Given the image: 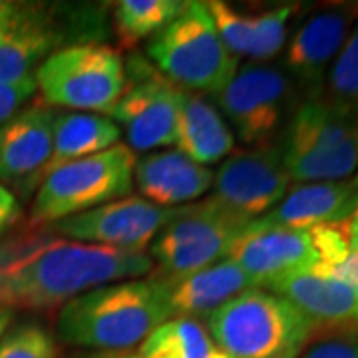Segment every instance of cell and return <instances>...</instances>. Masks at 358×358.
<instances>
[{"instance_id": "17", "label": "cell", "mask_w": 358, "mask_h": 358, "mask_svg": "<svg viewBox=\"0 0 358 358\" xmlns=\"http://www.w3.org/2000/svg\"><path fill=\"white\" fill-rule=\"evenodd\" d=\"M263 289L291 303L315 331L329 327L350 333L358 327L357 291L317 265L289 273Z\"/></svg>"}, {"instance_id": "5", "label": "cell", "mask_w": 358, "mask_h": 358, "mask_svg": "<svg viewBox=\"0 0 358 358\" xmlns=\"http://www.w3.org/2000/svg\"><path fill=\"white\" fill-rule=\"evenodd\" d=\"M279 145L294 183L343 181L358 169V120L327 100H308L294 110Z\"/></svg>"}, {"instance_id": "7", "label": "cell", "mask_w": 358, "mask_h": 358, "mask_svg": "<svg viewBox=\"0 0 358 358\" xmlns=\"http://www.w3.org/2000/svg\"><path fill=\"white\" fill-rule=\"evenodd\" d=\"M138 155L126 143L52 171L40 183L26 227L44 229L56 221L86 213L100 205L128 197L134 189Z\"/></svg>"}, {"instance_id": "37", "label": "cell", "mask_w": 358, "mask_h": 358, "mask_svg": "<svg viewBox=\"0 0 358 358\" xmlns=\"http://www.w3.org/2000/svg\"><path fill=\"white\" fill-rule=\"evenodd\" d=\"M350 185H352L355 189H358V169H357V173H355V178L350 179Z\"/></svg>"}, {"instance_id": "23", "label": "cell", "mask_w": 358, "mask_h": 358, "mask_svg": "<svg viewBox=\"0 0 358 358\" xmlns=\"http://www.w3.org/2000/svg\"><path fill=\"white\" fill-rule=\"evenodd\" d=\"M140 358H229L201 320L169 319L140 345Z\"/></svg>"}, {"instance_id": "15", "label": "cell", "mask_w": 358, "mask_h": 358, "mask_svg": "<svg viewBox=\"0 0 358 358\" xmlns=\"http://www.w3.org/2000/svg\"><path fill=\"white\" fill-rule=\"evenodd\" d=\"M52 4L16 2L14 13L0 24V82H18L56 50L68 46L64 28Z\"/></svg>"}, {"instance_id": "31", "label": "cell", "mask_w": 358, "mask_h": 358, "mask_svg": "<svg viewBox=\"0 0 358 358\" xmlns=\"http://www.w3.org/2000/svg\"><path fill=\"white\" fill-rule=\"evenodd\" d=\"M18 221H20L18 197L0 183V239L13 231Z\"/></svg>"}, {"instance_id": "9", "label": "cell", "mask_w": 358, "mask_h": 358, "mask_svg": "<svg viewBox=\"0 0 358 358\" xmlns=\"http://www.w3.org/2000/svg\"><path fill=\"white\" fill-rule=\"evenodd\" d=\"M289 96L291 82L281 68L251 62L237 68L229 86L217 96V110L243 145L259 148L275 143Z\"/></svg>"}, {"instance_id": "22", "label": "cell", "mask_w": 358, "mask_h": 358, "mask_svg": "<svg viewBox=\"0 0 358 358\" xmlns=\"http://www.w3.org/2000/svg\"><path fill=\"white\" fill-rule=\"evenodd\" d=\"M120 136L122 131L108 115L58 112L54 124L52 154L44 169V179L60 167L114 148L115 143H120Z\"/></svg>"}, {"instance_id": "11", "label": "cell", "mask_w": 358, "mask_h": 358, "mask_svg": "<svg viewBox=\"0 0 358 358\" xmlns=\"http://www.w3.org/2000/svg\"><path fill=\"white\" fill-rule=\"evenodd\" d=\"M129 72H136V80L128 82L108 117L126 136L134 154L173 145L183 90L143 62Z\"/></svg>"}, {"instance_id": "20", "label": "cell", "mask_w": 358, "mask_h": 358, "mask_svg": "<svg viewBox=\"0 0 358 358\" xmlns=\"http://www.w3.org/2000/svg\"><path fill=\"white\" fill-rule=\"evenodd\" d=\"M173 145L192 162L209 167L221 164L233 152L235 136L217 106L203 96L183 92Z\"/></svg>"}, {"instance_id": "4", "label": "cell", "mask_w": 358, "mask_h": 358, "mask_svg": "<svg viewBox=\"0 0 358 358\" xmlns=\"http://www.w3.org/2000/svg\"><path fill=\"white\" fill-rule=\"evenodd\" d=\"M148 56L171 84L203 98H217L239 68V60L219 38L205 2L193 0L150 40Z\"/></svg>"}, {"instance_id": "27", "label": "cell", "mask_w": 358, "mask_h": 358, "mask_svg": "<svg viewBox=\"0 0 358 358\" xmlns=\"http://www.w3.org/2000/svg\"><path fill=\"white\" fill-rule=\"evenodd\" d=\"M0 358H58V343L44 324L24 320L0 338Z\"/></svg>"}, {"instance_id": "26", "label": "cell", "mask_w": 358, "mask_h": 358, "mask_svg": "<svg viewBox=\"0 0 358 358\" xmlns=\"http://www.w3.org/2000/svg\"><path fill=\"white\" fill-rule=\"evenodd\" d=\"M296 13V4H282L263 13L251 14V26H253V48L249 58L263 64L277 56L287 44L289 34V22Z\"/></svg>"}, {"instance_id": "13", "label": "cell", "mask_w": 358, "mask_h": 358, "mask_svg": "<svg viewBox=\"0 0 358 358\" xmlns=\"http://www.w3.org/2000/svg\"><path fill=\"white\" fill-rule=\"evenodd\" d=\"M229 259L263 289L289 273L315 267L319 253L310 231L282 227L261 217L245 225L231 247Z\"/></svg>"}, {"instance_id": "33", "label": "cell", "mask_w": 358, "mask_h": 358, "mask_svg": "<svg viewBox=\"0 0 358 358\" xmlns=\"http://www.w3.org/2000/svg\"><path fill=\"white\" fill-rule=\"evenodd\" d=\"M317 267H320L322 271H327V273H331L336 279L345 281L346 285H350V287L358 293V251H350V253H348L343 261H338L336 265H329V267L317 265Z\"/></svg>"}, {"instance_id": "25", "label": "cell", "mask_w": 358, "mask_h": 358, "mask_svg": "<svg viewBox=\"0 0 358 358\" xmlns=\"http://www.w3.org/2000/svg\"><path fill=\"white\" fill-rule=\"evenodd\" d=\"M329 100L334 108L358 120V20L329 70Z\"/></svg>"}, {"instance_id": "6", "label": "cell", "mask_w": 358, "mask_h": 358, "mask_svg": "<svg viewBox=\"0 0 358 358\" xmlns=\"http://www.w3.org/2000/svg\"><path fill=\"white\" fill-rule=\"evenodd\" d=\"M34 80L50 108L108 115L128 88V68L114 46L88 40L50 54Z\"/></svg>"}, {"instance_id": "35", "label": "cell", "mask_w": 358, "mask_h": 358, "mask_svg": "<svg viewBox=\"0 0 358 358\" xmlns=\"http://www.w3.org/2000/svg\"><path fill=\"white\" fill-rule=\"evenodd\" d=\"M16 8V2H10V0H0V24H4L8 20V16L14 13Z\"/></svg>"}, {"instance_id": "14", "label": "cell", "mask_w": 358, "mask_h": 358, "mask_svg": "<svg viewBox=\"0 0 358 358\" xmlns=\"http://www.w3.org/2000/svg\"><path fill=\"white\" fill-rule=\"evenodd\" d=\"M58 112L42 100L24 106L0 126V183L28 197L44 179Z\"/></svg>"}, {"instance_id": "2", "label": "cell", "mask_w": 358, "mask_h": 358, "mask_svg": "<svg viewBox=\"0 0 358 358\" xmlns=\"http://www.w3.org/2000/svg\"><path fill=\"white\" fill-rule=\"evenodd\" d=\"M166 320L157 282L152 277L129 279L90 289L66 303L58 313L56 334L78 348L126 352Z\"/></svg>"}, {"instance_id": "12", "label": "cell", "mask_w": 358, "mask_h": 358, "mask_svg": "<svg viewBox=\"0 0 358 358\" xmlns=\"http://www.w3.org/2000/svg\"><path fill=\"white\" fill-rule=\"evenodd\" d=\"M171 215L173 209H164L141 197L128 195L86 213L56 221L48 229L78 243L145 253V247L152 245Z\"/></svg>"}, {"instance_id": "1", "label": "cell", "mask_w": 358, "mask_h": 358, "mask_svg": "<svg viewBox=\"0 0 358 358\" xmlns=\"http://www.w3.org/2000/svg\"><path fill=\"white\" fill-rule=\"evenodd\" d=\"M152 273L148 253L78 243L48 227H24L0 239V308H62L90 289Z\"/></svg>"}, {"instance_id": "3", "label": "cell", "mask_w": 358, "mask_h": 358, "mask_svg": "<svg viewBox=\"0 0 358 358\" xmlns=\"http://www.w3.org/2000/svg\"><path fill=\"white\" fill-rule=\"evenodd\" d=\"M203 324L229 358H301L315 333L291 303L261 287L237 294Z\"/></svg>"}, {"instance_id": "32", "label": "cell", "mask_w": 358, "mask_h": 358, "mask_svg": "<svg viewBox=\"0 0 358 358\" xmlns=\"http://www.w3.org/2000/svg\"><path fill=\"white\" fill-rule=\"evenodd\" d=\"M331 225L338 231V235L343 237L348 251H358V189L345 217L336 223H331Z\"/></svg>"}, {"instance_id": "30", "label": "cell", "mask_w": 358, "mask_h": 358, "mask_svg": "<svg viewBox=\"0 0 358 358\" xmlns=\"http://www.w3.org/2000/svg\"><path fill=\"white\" fill-rule=\"evenodd\" d=\"M301 358H358V336L345 334L320 341L310 346L307 352H303Z\"/></svg>"}, {"instance_id": "24", "label": "cell", "mask_w": 358, "mask_h": 358, "mask_svg": "<svg viewBox=\"0 0 358 358\" xmlns=\"http://www.w3.org/2000/svg\"><path fill=\"white\" fill-rule=\"evenodd\" d=\"M181 0H122L114 8V30L122 46L134 48L140 40L154 38L181 10Z\"/></svg>"}, {"instance_id": "34", "label": "cell", "mask_w": 358, "mask_h": 358, "mask_svg": "<svg viewBox=\"0 0 358 358\" xmlns=\"http://www.w3.org/2000/svg\"><path fill=\"white\" fill-rule=\"evenodd\" d=\"M13 319H14L13 310H8V308H0V338L4 336V333H6L8 329H10Z\"/></svg>"}, {"instance_id": "21", "label": "cell", "mask_w": 358, "mask_h": 358, "mask_svg": "<svg viewBox=\"0 0 358 358\" xmlns=\"http://www.w3.org/2000/svg\"><path fill=\"white\" fill-rule=\"evenodd\" d=\"M357 189L343 181L296 183L285 193L279 205L265 215L271 223L291 229L308 231L331 225L345 217Z\"/></svg>"}, {"instance_id": "18", "label": "cell", "mask_w": 358, "mask_h": 358, "mask_svg": "<svg viewBox=\"0 0 358 358\" xmlns=\"http://www.w3.org/2000/svg\"><path fill=\"white\" fill-rule=\"evenodd\" d=\"M164 299L169 319H193L203 322L211 313L229 303L237 294L253 289V281L231 259L211 267L173 279L152 277Z\"/></svg>"}, {"instance_id": "10", "label": "cell", "mask_w": 358, "mask_h": 358, "mask_svg": "<svg viewBox=\"0 0 358 358\" xmlns=\"http://www.w3.org/2000/svg\"><path fill=\"white\" fill-rule=\"evenodd\" d=\"M279 141L231 152L213 173V199L247 223L271 213L289 192Z\"/></svg>"}, {"instance_id": "8", "label": "cell", "mask_w": 358, "mask_h": 358, "mask_svg": "<svg viewBox=\"0 0 358 358\" xmlns=\"http://www.w3.org/2000/svg\"><path fill=\"white\" fill-rule=\"evenodd\" d=\"M245 225L249 223L233 215L213 197L173 209L171 219L150 245L148 255L154 261L150 277H183L229 259L231 247Z\"/></svg>"}, {"instance_id": "16", "label": "cell", "mask_w": 358, "mask_h": 358, "mask_svg": "<svg viewBox=\"0 0 358 358\" xmlns=\"http://www.w3.org/2000/svg\"><path fill=\"white\" fill-rule=\"evenodd\" d=\"M355 22V10L348 6H331L310 14L294 30L282 56V72L317 100L334 58L345 46Z\"/></svg>"}, {"instance_id": "28", "label": "cell", "mask_w": 358, "mask_h": 358, "mask_svg": "<svg viewBox=\"0 0 358 358\" xmlns=\"http://www.w3.org/2000/svg\"><path fill=\"white\" fill-rule=\"evenodd\" d=\"M207 13L211 16L213 24L217 28V34L225 48L239 60L241 56H249L253 48V26L251 14H245L233 8L227 2L209 0L205 2Z\"/></svg>"}, {"instance_id": "36", "label": "cell", "mask_w": 358, "mask_h": 358, "mask_svg": "<svg viewBox=\"0 0 358 358\" xmlns=\"http://www.w3.org/2000/svg\"><path fill=\"white\" fill-rule=\"evenodd\" d=\"M92 358H140L138 355H134V352H100V355H96V357Z\"/></svg>"}, {"instance_id": "19", "label": "cell", "mask_w": 358, "mask_h": 358, "mask_svg": "<svg viewBox=\"0 0 358 358\" xmlns=\"http://www.w3.org/2000/svg\"><path fill=\"white\" fill-rule=\"evenodd\" d=\"M134 187H138L141 199L164 209H176V205L199 201L213 187V171L178 150L154 152L136 162Z\"/></svg>"}, {"instance_id": "29", "label": "cell", "mask_w": 358, "mask_h": 358, "mask_svg": "<svg viewBox=\"0 0 358 358\" xmlns=\"http://www.w3.org/2000/svg\"><path fill=\"white\" fill-rule=\"evenodd\" d=\"M38 92L34 76H28L18 82H0V126L18 114L26 102Z\"/></svg>"}, {"instance_id": "38", "label": "cell", "mask_w": 358, "mask_h": 358, "mask_svg": "<svg viewBox=\"0 0 358 358\" xmlns=\"http://www.w3.org/2000/svg\"><path fill=\"white\" fill-rule=\"evenodd\" d=\"M348 334H355V336H358V327H357V329H352V331H350Z\"/></svg>"}]
</instances>
